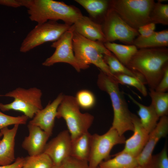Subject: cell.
Wrapping results in <instances>:
<instances>
[{"label":"cell","mask_w":168,"mask_h":168,"mask_svg":"<svg viewBox=\"0 0 168 168\" xmlns=\"http://www.w3.org/2000/svg\"><path fill=\"white\" fill-rule=\"evenodd\" d=\"M126 67L141 75L149 89L155 90L168 67V49L161 47L138 49Z\"/></svg>","instance_id":"1"},{"label":"cell","mask_w":168,"mask_h":168,"mask_svg":"<svg viewBox=\"0 0 168 168\" xmlns=\"http://www.w3.org/2000/svg\"><path fill=\"white\" fill-rule=\"evenodd\" d=\"M97 83L100 89L109 95L111 100L114 112L111 127L121 135H124L127 131H133L132 113L128 109L124 93L120 89L119 84L100 71L98 75Z\"/></svg>","instance_id":"2"},{"label":"cell","mask_w":168,"mask_h":168,"mask_svg":"<svg viewBox=\"0 0 168 168\" xmlns=\"http://www.w3.org/2000/svg\"><path fill=\"white\" fill-rule=\"evenodd\" d=\"M27 9L30 20L37 24L61 20L71 26L83 16L75 6L53 0H31Z\"/></svg>","instance_id":"3"},{"label":"cell","mask_w":168,"mask_h":168,"mask_svg":"<svg viewBox=\"0 0 168 168\" xmlns=\"http://www.w3.org/2000/svg\"><path fill=\"white\" fill-rule=\"evenodd\" d=\"M73 50L77 59L87 66L93 64L100 70L114 80V75L110 72L103 59V55L112 53L105 46L104 43L88 40L74 30L72 38Z\"/></svg>","instance_id":"4"},{"label":"cell","mask_w":168,"mask_h":168,"mask_svg":"<svg viewBox=\"0 0 168 168\" xmlns=\"http://www.w3.org/2000/svg\"><path fill=\"white\" fill-rule=\"evenodd\" d=\"M80 108L75 97L64 95L57 109L56 118L65 120L72 141L88 132L94 120L93 115L82 113Z\"/></svg>","instance_id":"5"},{"label":"cell","mask_w":168,"mask_h":168,"mask_svg":"<svg viewBox=\"0 0 168 168\" xmlns=\"http://www.w3.org/2000/svg\"><path fill=\"white\" fill-rule=\"evenodd\" d=\"M114 9L127 24L138 30L151 22L150 14L155 2L153 0H111Z\"/></svg>","instance_id":"6"},{"label":"cell","mask_w":168,"mask_h":168,"mask_svg":"<svg viewBox=\"0 0 168 168\" xmlns=\"http://www.w3.org/2000/svg\"><path fill=\"white\" fill-rule=\"evenodd\" d=\"M42 93L36 87L25 89L18 87L0 96L13 98L12 102L3 104L0 103V110L3 111L13 110L23 113L28 118L32 119L36 113L42 109Z\"/></svg>","instance_id":"7"},{"label":"cell","mask_w":168,"mask_h":168,"mask_svg":"<svg viewBox=\"0 0 168 168\" xmlns=\"http://www.w3.org/2000/svg\"><path fill=\"white\" fill-rule=\"evenodd\" d=\"M71 26L53 21L37 24L23 40L20 51L22 53H26L45 43L54 42L68 30Z\"/></svg>","instance_id":"8"},{"label":"cell","mask_w":168,"mask_h":168,"mask_svg":"<svg viewBox=\"0 0 168 168\" xmlns=\"http://www.w3.org/2000/svg\"><path fill=\"white\" fill-rule=\"evenodd\" d=\"M125 138L111 127L102 135L91 134V150L88 161L91 168H97L103 161L109 159L113 147L115 145L124 144Z\"/></svg>","instance_id":"9"},{"label":"cell","mask_w":168,"mask_h":168,"mask_svg":"<svg viewBox=\"0 0 168 168\" xmlns=\"http://www.w3.org/2000/svg\"><path fill=\"white\" fill-rule=\"evenodd\" d=\"M74 31L72 25L57 40L52 43L51 46L55 48V51L42 63L43 66L49 67L58 63H66L71 65L78 72L89 67V66L79 62L74 55L72 44Z\"/></svg>","instance_id":"10"},{"label":"cell","mask_w":168,"mask_h":168,"mask_svg":"<svg viewBox=\"0 0 168 168\" xmlns=\"http://www.w3.org/2000/svg\"><path fill=\"white\" fill-rule=\"evenodd\" d=\"M101 25L106 42L119 40L133 44L139 35L138 30L129 26L111 8L108 11Z\"/></svg>","instance_id":"11"},{"label":"cell","mask_w":168,"mask_h":168,"mask_svg":"<svg viewBox=\"0 0 168 168\" xmlns=\"http://www.w3.org/2000/svg\"><path fill=\"white\" fill-rule=\"evenodd\" d=\"M71 143L70 134L64 130L47 142L43 152L49 156L54 165H59L70 156Z\"/></svg>","instance_id":"12"},{"label":"cell","mask_w":168,"mask_h":168,"mask_svg":"<svg viewBox=\"0 0 168 168\" xmlns=\"http://www.w3.org/2000/svg\"><path fill=\"white\" fill-rule=\"evenodd\" d=\"M168 132V118L161 117L155 128L149 133L147 141L140 153L136 157L138 166L146 167L150 163L154 148L159 141Z\"/></svg>","instance_id":"13"},{"label":"cell","mask_w":168,"mask_h":168,"mask_svg":"<svg viewBox=\"0 0 168 168\" xmlns=\"http://www.w3.org/2000/svg\"><path fill=\"white\" fill-rule=\"evenodd\" d=\"M64 95L59 94L51 102L38 111L29 124L39 127L50 136L52 133L58 107Z\"/></svg>","instance_id":"14"},{"label":"cell","mask_w":168,"mask_h":168,"mask_svg":"<svg viewBox=\"0 0 168 168\" xmlns=\"http://www.w3.org/2000/svg\"><path fill=\"white\" fill-rule=\"evenodd\" d=\"M132 119L134 127L133 133L125 140L124 148L120 152L127 153L137 157L146 145L149 133L143 127L136 114L132 113Z\"/></svg>","instance_id":"15"},{"label":"cell","mask_w":168,"mask_h":168,"mask_svg":"<svg viewBox=\"0 0 168 168\" xmlns=\"http://www.w3.org/2000/svg\"><path fill=\"white\" fill-rule=\"evenodd\" d=\"M28 135L26 137L22 143L23 148L29 156H34L43 152L50 136L37 126L28 124Z\"/></svg>","instance_id":"16"},{"label":"cell","mask_w":168,"mask_h":168,"mask_svg":"<svg viewBox=\"0 0 168 168\" xmlns=\"http://www.w3.org/2000/svg\"><path fill=\"white\" fill-rule=\"evenodd\" d=\"M19 125L15 124L11 129L7 127L0 129L2 138L0 141V166L10 164L16 160L15 138Z\"/></svg>","instance_id":"17"},{"label":"cell","mask_w":168,"mask_h":168,"mask_svg":"<svg viewBox=\"0 0 168 168\" xmlns=\"http://www.w3.org/2000/svg\"><path fill=\"white\" fill-rule=\"evenodd\" d=\"M73 25L74 30L85 38L104 43L106 42L101 24L90 17L83 15Z\"/></svg>","instance_id":"18"},{"label":"cell","mask_w":168,"mask_h":168,"mask_svg":"<svg viewBox=\"0 0 168 168\" xmlns=\"http://www.w3.org/2000/svg\"><path fill=\"white\" fill-rule=\"evenodd\" d=\"M75 1L86 10L90 18L100 24L110 8V0H75Z\"/></svg>","instance_id":"19"},{"label":"cell","mask_w":168,"mask_h":168,"mask_svg":"<svg viewBox=\"0 0 168 168\" xmlns=\"http://www.w3.org/2000/svg\"><path fill=\"white\" fill-rule=\"evenodd\" d=\"M128 96L132 101L138 107L137 114L141 123L149 133L156 126L160 117L151 104L149 106H146L138 102L130 94H128Z\"/></svg>","instance_id":"20"},{"label":"cell","mask_w":168,"mask_h":168,"mask_svg":"<svg viewBox=\"0 0 168 168\" xmlns=\"http://www.w3.org/2000/svg\"><path fill=\"white\" fill-rule=\"evenodd\" d=\"M133 44L139 49L166 47L168 46V30L155 31L146 37L139 35L135 39Z\"/></svg>","instance_id":"21"},{"label":"cell","mask_w":168,"mask_h":168,"mask_svg":"<svg viewBox=\"0 0 168 168\" xmlns=\"http://www.w3.org/2000/svg\"><path fill=\"white\" fill-rule=\"evenodd\" d=\"M91 134L89 132L72 141L70 156L83 161H88L90 156Z\"/></svg>","instance_id":"22"},{"label":"cell","mask_w":168,"mask_h":168,"mask_svg":"<svg viewBox=\"0 0 168 168\" xmlns=\"http://www.w3.org/2000/svg\"><path fill=\"white\" fill-rule=\"evenodd\" d=\"M114 157L102 162L99 168H135L138 166L136 157L126 152H119Z\"/></svg>","instance_id":"23"},{"label":"cell","mask_w":168,"mask_h":168,"mask_svg":"<svg viewBox=\"0 0 168 168\" xmlns=\"http://www.w3.org/2000/svg\"><path fill=\"white\" fill-rule=\"evenodd\" d=\"M104 44L105 47L126 67L138 50L133 44L123 45L110 42H106Z\"/></svg>","instance_id":"24"},{"label":"cell","mask_w":168,"mask_h":168,"mask_svg":"<svg viewBox=\"0 0 168 168\" xmlns=\"http://www.w3.org/2000/svg\"><path fill=\"white\" fill-rule=\"evenodd\" d=\"M103 59L108 66L110 72L114 75L116 73L127 75L138 78L146 84L144 78L141 75L128 68L120 62L112 53L110 55H103Z\"/></svg>","instance_id":"25"},{"label":"cell","mask_w":168,"mask_h":168,"mask_svg":"<svg viewBox=\"0 0 168 168\" xmlns=\"http://www.w3.org/2000/svg\"><path fill=\"white\" fill-rule=\"evenodd\" d=\"M151 104L160 118L168 113V93L160 92L149 89Z\"/></svg>","instance_id":"26"},{"label":"cell","mask_w":168,"mask_h":168,"mask_svg":"<svg viewBox=\"0 0 168 168\" xmlns=\"http://www.w3.org/2000/svg\"><path fill=\"white\" fill-rule=\"evenodd\" d=\"M52 161L46 154L29 156L24 158L21 168H51L54 166Z\"/></svg>","instance_id":"27"},{"label":"cell","mask_w":168,"mask_h":168,"mask_svg":"<svg viewBox=\"0 0 168 168\" xmlns=\"http://www.w3.org/2000/svg\"><path fill=\"white\" fill-rule=\"evenodd\" d=\"M151 22L155 24L168 25V4L159 0L155 2L150 14Z\"/></svg>","instance_id":"28"},{"label":"cell","mask_w":168,"mask_h":168,"mask_svg":"<svg viewBox=\"0 0 168 168\" xmlns=\"http://www.w3.org/2000/svg\"><path fill=\"white\" fill-rule=\"evenodd\" d=\"M114 80L119 84L127 85L135 87L144 96L148 94L145 83L135 77L127 75L116 73L114 74Z\"/></svg>","instance_id":"29"},{"label":"cell","mask_w":168,"mask_h":168,"mask_svg":"<svg viewBox=\"0 0 168 168\" xmlns=\"http://www.w3.org/2000/svg\"><path fill=\"white\" fill-rule=\"evenodd\" d=\"M75 98L80 108L83 109H91L96 103V98L94 94L88 90H83L78 91Z\"/></svg>","instance_id":"30"},{"label":"cell","mask_w":168,"mask_h":168,"mask_svg":"<svg viewBox=\"0 0 168 168\" xmlns=\"http://www.w3.org/2000/svg\"><path fill=\"white\" fill-rule=\"evenodd\" d=\"M146 168H168V156L165 145L158 154L152 155L151 161Z\"/></svg>","instance_id":"31"},{"label":"cell","mask_w":168,"mask_h":168,"mask_svg":"<svg viewBox=\"0 0 168 168\" xmlns=\"http://www.w3.org/2000/svg\"><path fill=\"white\" fill-rule=\"evenodd\" d=\"M28 119L24 115L13 116L6 114L0 111V130L10 125L25 124Z\"/></svg>","instance_id":"32"},{"label":"cell","mask_w":168,"mask_h":168,"mask_svg":"<svg viewBox=\"0 0 168 168\" xmlns=\"http://www.w3.org/2000/svg\"><path fill=\"white\" fill-rule=\"evenodd\" d=\"M62 164L63 168H91L87 161L78 159L71 156L67 158Z\"/></svg>","instance_id":"33"},{"label":"cell","mask_w":168,"mask_h":168,"mask_svg":"<svg viewBox=\"0 0 168 168\" xmlns=\"http://www.w3.org/2000/svg\"><path fill=\"white\" fill-rule=\"evenodd\" d=\"M156 24L150 22L139 27L138 31L139 35L143 37L149 36L155 31Z\"/></svg>","instance_id":"34"},{"label":"cell","mask_w":168,"mask_h":168,"mask_svg":"<svg viewBox=\"0 0 168 168\" xmlns=\"http://www.w3.org/2000/svg\"><path fill=\"white\" fill-rule=\"evenodd\" d=\"M155 90L160 92H166L168 91V67L166 69L163 77Z\"/></svg>","instance_id":"35"},{"label":"cell","mask_w":168,"mask_h":168,"mask_svg":"<svg viewBox=\"0 0 168 168\" xmlns=\"http://www.w3.org/2000/svg\"><path fill=\"white\" fill-rule=\"evenodd\" d=\"M24 161V158L18 157L12 163L6 165L0 166V168H21Z\"/></svg>","instance_id":"36"},{"label":"cell","mask_w":168,"mask_h":168,"mask_svg":"<svg viewBox=\"0 0 168 168\" xmlns=\"http://www.w3.org/2000/svg\"><path fill=\"white\" fill-rule=\"evenodd\" d=\"M0 4L15 8L21 6L19 0H0Z\"/></svg>","instance_id":"37"},{"label":"cell","mask_w":168,"mask_h":168,"mask_svg":"<svg viewBox=\"0 0 168 168\" xmlns=\"http://www.w3.org/2000/svg\"><path fill=\"white\" fill-rule=\"evenodd\" d=\"M51 168H63L62 164L59 165H54Z\"/></svg>","instance_id":"38"},{"label":"cell","mask_w":168,"mask_h":168,"mask_svg":"<svg viewBox=\"0 0 168 168\" xmlns=\"http://www.w3.org/2000/svg\"><path fill=\"white\" fill-rule=\"evenodd\" d=\"M135 168H146L145 167H142L139 166H138Z\"/></svg>","instance_id":"39"},{"label":"cell","mask_w":168,"mask_h":168,"mask_svg":"<svg viewBox=\"0 0 168 168\" xmlns=\"http://www.w3.org/2000/svg\"><path fill=\"white\" fill-rule=\"evenodd\" d=\"M2 134L1 132L0 131V138L1 137H2Z\"/></svg>","instance_id":"40"},{"label":"cell","mask_w":168,"mask_h":168,"mask_svg":"<svg viewBox=\"0 0 168 168\" xmlns=\"http://www.w3.org/2000/svg\"><path fill=\"white\" fill-rule=\"evenodd\" d=\"M97 168H99V167H97Z\"/></svg>","instance_id":"41"},{"label":"cell","mask_w":168,"mask_h":168,"mask_svg":"<svg viewBox=\"0 0 168 168\" xmlns=\"http://www.w3.org/2000/svg\"></svg>","instance_id":"42"}]
</instances>
